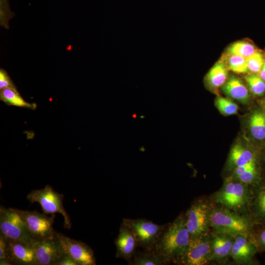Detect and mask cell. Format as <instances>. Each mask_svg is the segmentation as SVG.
Returning a JSON list of instances; mask_svg holds the SVG:
<instances>
[{
    "label": "cell",
    "instance_id": "cell-1",
    "mask_svg": "<svg viewBox=\"0 0 265 265\" xmlns=\"http://www.w3.org/2000/svg\"><path fill=\"white\" fill-rule=\"evenodd\" d=\"M190 240L185 213H181L166 226L152 251L158 255L164 265L176 264L186 250Z\"/></svg>",
    "mask_w": 265,
    "mask_h": 265
},
{
    "label": "cell",
    "instance_id": "cell-2",
    "mask_svg": "<svg viewBox=\"0 0 265 265\" xmlns=\"http://www.w3.org/2000/svg\"><path fill=\"white\" fill-rule=\"evenodd\" d=\"M209 197L214 204L249 217L251 186L227 177L222 186Z\"/></svg>",
    "mask_w": 265,
    "mask_h": 265
},
{
    "label": "cell",
    "instance_id": "cell-3",
    "mask_svg": "<svg viewBox=\"0 0 265 265\" xmlns=\"http://www.w3.org/2000/svg\"><path fill=\"white\" fill-rule=\"evenodd\" d=\"M254 225L249 217L215 204L211 217V231L233 237L238 234L252 235Z\"/></svg>",
    "mask_w": 265,
    "mask_h": 265
},
{
    "label": "cell",
    "instance_id": "cell-4",
    "mask_svg": "<svg viewBox=\"0 0 265 265\" xmlns=\"http://www.w3.org/2000/svg\"><path fill=\"white\" fill-rule=\"evenodd\" d=\"M215 204L210 197L194 200L185 212L190 238L210 232V220Z\"/></svg>",
    "mask_w": 265,
    "mask_h": 265
},
{
    "label": "cell",
    "instance_id": "cell-5",
    "mask_svg": "<svg viewBox=\"0 0 265 265\" xmlns=\"http://www.w3.org/2000/svg\"><path fill=\"white\" fill-rule=\"evenodd\" d=\"M63 196L62 194L55 191L52 186L47 185L43 188L31 191L26 196V199L31 203H39L45 214H61L64 218V227L70 229V218L63 205Z\"/></svg>",
    "mask_w": 265,
    "mask_h": 265
},
{
    "label": "cell",
    "instance_id": "cell-6",
    "mask_svg": "<svg viewBox=\"0 0 265 265\" xmlns=\"http://www.w3.org/2000/svg\"><path fill=\"white\" fill-rule=\"evenodd\" d=\"M212 233L210 232L190 238L186 250L176 264L181 265H205L211 262Z\"/></svg>",
    "mask_w": 265,
    "mask_h": 265
},
{
    "label": "cell",
    "instance_id": "cell-7",
    "mask_svg": "<svg viewBox=\"0 0 265 265\" xmlns=\"http://www.w3.org/2000/svg\"><path fill=\"white\" fill-rule=\"evenodd\" d=\"M20 216L32 238L41 240L55 236L53 228V218L35 211H28L13 208Z\"/></svg>",
    "mask_w": 265,
    "mask_h": 265
},
{
    "label": "cell",
    "instance_id": "cell-8",
    "mask_svg": "<svg viewBox=\"0 0 265 265\" xmlns=\"http://www.w3.org/2000/svg\"><path fill=\"white\" fill-rule=\"evenodd\" d=\"M131 230L138 246L151 250L166 224L158 225L145 219L124 218L122 221Z\"/></svg>",
    "mask_w": 265,
    "mask_h": 265
},
{
    "label": "cell",
    "instance_id": "cell-9",
    "mask_svg": "<svg viewBox=\"0 0 265 265\" xmlns=\"http://www.w3.org/2000/svg\"><path fill=\"white\" fill-rule=\"evenodd\" d=\"M0 234L10 240L33 242L34 239L20 216L13 208L0 207Z\"/></svg>",
    "mask_w": 265,
    "mask_h": 265
},
{
    "label": "cell",
    "instance_id": "cell-10",
    "mask_svg": "<svg viewBox=\"0 0 265 265\" xmlns=\"http://www.w3.org/2000/svg\"><path fill=\"white\" fill-rule=\"evenodd\" d=\"M259 249L251 234H238L234 238L230 258L237 265H256Z\"/></svg>",
    "mask_w": 265,
    "mask_h": 265
},
{
    "label": "cell",
    "instance_id": "cell-11",
    "mask_svg": "<svg viewBox=\"0 0 265 265\" xmlns=\"http://www.w3.org/2000/svg\"><path fill=\"white\" fill-rule=\"evenodd\" d=\"M38 265H56L66 254L56 235L44 240H34L33 242Z\"/></svg>",
    "mask_w": 265,
    "mask_h": 265
},
{
    "label": "cell",
    "instance_id": "cell-12",
    "mask_svg": "<svg viewBox=\"0 0 265 265\" xmlns=\"http://www.w3.org/2000/svg\"><path fill=\"white\" fill-rule=\"evenodd\" d=\"M65 253L72 258L78 265H95L96 258L93 250L86 243L70 238L56 232Z\"/></svg>",
    "mask_w": 265,
    "mask_h": 265
},
{
    "label": "cell",
    "instance_id": "cell-13",
    "mask_svg": "<svg viewBox=\"0 0 265 265\" xmlns=\"http://www.w3.org/2000/svg\"><path fill=\"white\" fill-rule=\"evenodd\" d=\"M6 240V259L10 265H38L33 245V242L7 239Z\"/></svg>",
    "mask_w": 265,
    "mask_h": 265
},
{
    "label": "cell",
    "instance_id": "cell-14",
    "mask_svg": "<svg viewBox=\"0 0 265 265\" xmlns=\"http://www.w3.org/2000/svg\"><path fill=\"white\" fill-rule=\"evenodd\" d=\"M249 216L255 224L265 223V178L252 186Z\"/></svg>",
    "mask_w": 265,
    "mask_h": 265
},
{
    "label": "cell",
    "instance_id": "cell-15",
    "mask_svg": "<svg viewBox=\"0 0 265 265\" xmlns=\"http://www.w3.org/2000/svg\"><path fill=\"white\" fill-rule=\"evenodd\" d=\"M212 253L211 262L226 263L230 258L234 238L231 235L212 231Z\"/></svg>",
    "mask_w": 265,
    "mask_h": 265
},
{
    "label": "cell",
    "instance_id": "cell-16",
    "mask_svg": "<svg viewBox=\"0 0 265 265\" xmlns=\"http://www.w3.org/2000/svg\"><path fill=\"white\" fill-rule=\"evenodd\" d=\"M116 258H123L128 261L136 251L138 246L137 241L131 229L123 222L121 224L119 234L115 239Z\"/></svg>",
    "mask_w": 265,
    "mask_h": 265
},
{
    "label": "cell",
    "instance_id": "cell-17",
    "mask_svg": "<svg viewBox=\"0 0 265 265\" xmlns=\"http://www.w3.org/2000/svg\"><path fill=\"white\" fill-rule=\"evenodd\" d=\"M260 149L255 146L246 147L239 144L234 145L228 157L227 169L231 172L238 166L260 159Z\"/></svg>",
    "mask_w": 265,
    "mask_h": 265
},
{
    "label": "cell",
    "instance_id": "cell-18",
    "mask_svg": "<svg viewBox=\"0 0 265 265\" xmlns=\"http://www.w3.org/2000/svg\"><path fill=\"white\" fill-rule=\"evenodd\" d=\"M220 88L225 95L242 104H247L250 101L251 93L248 87L236 76H230Z\"/></svg>",
    "mask_w": 265,
    "mask_h": 265
},
{
    "label": "cell",
    "instance_id": "cell-19",
    "mask_svg": "<svg viewBox=\"0 0 265 265\" xmlns=\"http://www.w3.org/2000/svg\"><path fill=\"white\" fill-rule=\"evenodd\" d=\"M248 129L251 137L261 149L265 146V112L259 106L249 116Z\"/></svg>",
    "mask_w": 265,
    "mask_h": 265
},
{
    "label": "cell",
    "instance_id": "cell-20",
    "mask_svg": "<svg viewBox=\"0 0 265 265\" xmlns=\"http://www.w3.org/2000/svg\"><path fill=\"white\" fill-rule=\"evenodd\" d=\"M229 68L223 55L212 67L205 77L208 87L212 91H216L226 82L229 78Z\"/></svg>",
    "mask_w": 265,
    "mask_h": 265
},
{
    "label": "cell",
    "instance_id": "cell-21",
    "mask_svg": "<svg viewBox=\"0 0 265 265\" xmlns=\"http://www.w3.org/2000/svg\"><path fill=\"white\" fill-rule=\"evenodd\" d=\"M0 100L9 106H16L35 109V104L29 103L23 98L17 90L11 88L0 89Z\"/></svg>",
    "mask_w": 265,
    "mask_h": 265
},
{
    "label": "cell",
    "instance_id": "cell-22",
    "mask_svg": "<svg viewBox=\"0 0 265 265\" xmlns=\"http://www.w3.org/2000/svg\"><path fill=\"white\" fill-rule=\"evenodd\" d=\"M258 50L256 46L250 42L239 41L230 45L226 50V54L239 55L247 58Z\"/></svg>",
    "mask_w": 265,
    "mask_h": 265
},
{
    "label": "cell",
    "instance_id": "cell-23",
    "mask_svg": "<svg viewBox=\"0 0 265 265\" xmlns=\"http://www.w3.org/2000/svg\"><path fill=\"white\" fill-rule=\"evenodd\" d=\"M132 265H164L161 259L152 250L135 251L133 255Z\"/></svg>",
    "mask_w": 265,
    "mask_h": 265
},
{
    "label": "cell",
    "instance_id": "cell-24",
    "mask_svg": "<svg viewBox=\"0 0 265 265\" xmlns=\"http://www.w3.org/2000/svg\"><path fill=\"white\" fill-rule=\"evenodd\" d=\"M244 78L252 95L261 98L265 95V81L258 74L248 73Z\"/></svg>",
    "mask_w": 265,
    "mask_h": 265
},
{
    "label": "cell",
    "instance_id": "cell-25",
    "mask_svg": "<svg viewBox=\"0 0 265 265\" xmlns=\"http://www.w3.org/2000/svg\"><path fill=\"white\" fill-rule=\"evenodd\" d=\"M229 70L237 74L248 73L246 58L236 55H224Z\"/></svg>",
    "mask_w": 265,
    "mask_h": 265
},
{
    "label": "cell",
    "instance_id": "cell-26",
    "mask_svg": "<svg viewBox=\"0 0 265 265\" xmlns=\"http://www.w3.org/2000/svg\"><path fill=\"white\" fill-rule=\"evenodd\" d=\"M214 103L219 111L224 115H234L238 113V105L228 98L218 96L215 98Z\"/></svg>",
    "mask_w": 265,
    "mask_h": 265
},
{
    "label": "cell",
    "instance_id": "cell-27",
    "mask_svg": "<svg viewBox=\"0 0 265 265\" xmlns=\"http://www.w3.org/2000/svg\"><path fill=\"white\" fill-rule=\"evenodd\" d=\"M265 60V54L258 50L253 54L246 58L250 73L259 74Z\"/></svg>",
    "mask_w": 265,
    "mask_h": 265
},
{
    "label": "cell",
    "instance_id": "cell-28",
    "mask_svg": "<svg viewBox=\"0 0 265 265\" xmlns=\"http://www.w3.org/2000/svg\"><path fill=\"white\" fill-rule=\"evenodd\" d=\"M252 236L260 252H265V223L254 225Z\"/></svg>",
    "mask_w": 265,
    "mask_h": 265
},
{
    "label": "cell",
    "instance_id": "cell-29",
    "mask_svg": "<svg viewBox=\"0 0 265 265\" xmlns=\"http://www.w3.org/2000/svg\"><path fill=\"white\" fill-rule=\"evenodd\" d=\"M0 15L2 26L4 25V21L8 22V20L14 15V13L10 9L8 0H0Z\"/></svg>",
    "mask_w": 265,
    "mask_h": 265
},
{
    "label": "cell",
    "instance_id": "cell-30",
    "mask_svg": "<svg viewBox=\"0 0 265 265\" xmlns=\"http://www.w3.org/2000/svg\"><path fill=\"white\" fill-rule=\"evenodd\" d=\"M4 88H11L14 90H17L7 72L4 69L0 68V89Z\"/></svg>",
    "mask_w": 265,
    "mask_h": 265
},
{
    "label": "cell",
    "instance_id": "cell-31",
    "mask_svg": "<svg viewBox=\"0 0 265 265\" xmlns=\"http://www.w3.org/2000/svg\"><path fill=\"white\" fill-rule=\"evenodd\" d=\"M6 248L7 240L2 235L0 234V260H7Z\"/></svg>",
    "mask_w": 265,
    "mask_h": 265
},
{
    "label": "cell",
    "instance_id": "cell-32",
    "mask_svg": "<svg viewBox=\"0 0 265 265\" xmlns=\"http://www.w3.org/2000/svg\"><path fill=\"white\" fill-rule=\"evenodd\" d=\"M260 163L262 178H265V146L260 149Z\"/></svg>",
    "mask_w": 265,
    "mask_h": 265
},
{
    "label": "cell",
    "instance_id": "cell-33",
    "mask_svg": "<svg viewBox=\"0 0 265 265\" xmlns=\"http://www.w3.org/2000/svg\"><path fill=\"white\" fill-rule=\"evenodd\" d=\"M56 265H78V264L72 258L66 254Z\"/></svg>",
    "mask_w": 265,
    "mask_h": 265
},
{
    "label": "cell",
    "instance_id": "cell-34",
    "mask_svg": "<svg viewBox=\"0 0 265 265\" xmlns=\"http://www.w3.org/2000/svg\"><path fill=\"white\" fill-rule=\"evenodd\" d=\"M258 103L259 106L265 112V95L261 97L258 101Z\"/></svg>",
    "mask_w": 265,
    "mask_h": 265
},
{
    "label": "cell",
    "instance_id": "cell-35",
    "mask_svg": "<svg viewBox=\"0 0 265 265\" xmlns=\"http://www.w3.org/2000/svg\"><path fill=\"white\" fill-rule=\"evenodd\" d=\"M258 75L265 81V60Z\"/></svg>",
    "mask_w": 265,
    "mask_h": 265
},
{
    "label": "cell",
    "instance_id": "cell-36",
    "mask_svg": "<svg viewBox=\"0 0 265 265\" xmlns=\"http://www.w3.org/2000/svg\"><path fill=\"white\" fill-rule=\"evenodd\" d=\"M136 116H137V115H136V114L135 113H133V114H132V117L133 118H135L136 117Z\"/></svg>",
    "mask_w": 265,
    "mask_h": 265
},
{
    "label": "cell",
    "instance_id": "cell-37",
    "mask_svg": "<svg viewBox=\"0 0 265 265\" xmlns=\"http://www.w3.org/2000/svg\"><path fill=\"white\" fill-rule=\"evenodd\" d=\"M140 117H141V118H143L144 117V116H141Z\"/></svg>",
    "mask_w": 265,
    "mask_h": 265
}]
</instances>
